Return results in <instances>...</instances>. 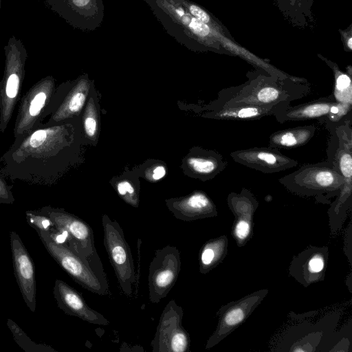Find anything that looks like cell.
I'll return each mask as SVG.
<instances>
[{
	"label": "cell",
	"instance_id": "cell-1",
	"mask_svg": "<svg viewBox=\"0 0 352 352\" xmlns=\"http://www.w3.org/2000/svg\"><path fill=\"white\" fill-rule=\"evenodd\" d=\"M75 118L42 124L14 140L0 157L6 177L32 185L55 184L78 160L79 133Z\"/></svg>",
	"mask_w": 352,
	"mask_h": 352
},
{
	"label": "cell",
	"instance_id": "cell-2",
	"mask_svg": "<svg viewBox=\"0 0 352 352\" xmlns=\"http://www.w3.org/2000/svg\"><path fill=\"white\" fill-rule=\"evenodd\" d=\"M248 80L241 85L221 91L219 98L212 102L210 110L221 107L236 105L267 106L291 103L309 93V85L305 79L280 78L267 72H250Z\"/></svg>",
	"mask_w": 352,
	"mask_h": 352
},
{
	"label": "cell",
	"instance_id": "cell-3",
	"mask_svg": "<svg viewBox=\"0 0 352 352\" xmlns=\"http://www.w3.org/2000/svg\"><path fill=\"white\" fill-rule=\"evenodd\" d=\"M289 192L304 197H316V200L329 203L337 197L344 183L331 161L305 164L278 179Z\"/></svg>",
	"mask_w": 352,
	"mask_h": 352
},
{
	"label": "cell",
	"instance_id": "cell-4",
	"mask_svg": "<svg viewBox=\"0 0 352 352\" xmlns=\"http://www.w3.org/2000/svg\"><path fill=\"white\" fill-rule=\"evenodd\" d=\"M52 76L42 78L22 96L14 122L13 135L17 140L43 124L58 107L61 94Z\"/></svg>",
	"mask_w": 352,
	"mask_h": 352
},
{
	"label": "cell",
	"instance_id": "cell-5",
	"mask_svg": "<svg viewBox=\"0 0 352 352\" xmlns=\"http://www.w3.org/2000/svg\"><path fill=\"white\" fill-rule=\"evenodd\" d=\"M331 133L327 150V160L332 162L344 179V184L336 200L331 204L337 212L351 210L352 207V127L349 113L336 123L325 124Z\"/></svg>",
	"mask_w": 352,
	"mask_h": 352
},
{
	"label": "cell",
	"instance_id": "cell-6",
	"mask_svg": "<svg viewBox=\"0 0 352 352\" xmlns=\"http://www.w3.org/2000/svg\"><path fill=\"white\" fill-rule=\"evenodd\" d=\"M178 42L196 48L212 35L211 27L192 16L176 0H144Z\"/></svg>",
	"mask_w": 352,
	"mask_h": 352
},
{
	"label": "cell",
	"instance_id": "cell-7",
	"mask_svg": "<svg viewBox=\"0 0 352 352\" xmlns=\"http://www.w3.org/2000/svg\"><path fill=\"white\" fill-rule=\"evenodd\" d=\"M5 67L0 81V132L3 133L21 96L28 52L23 42L11 36L4 47Z\"/></svg>",
	"mask_w": 352,
	"mask_h": 352
},
{
	"label": "cell",
	"instance_id": "cell-8",
	"mask_svg": "<svg viewBox=\"0 0 352 352\" xmlns=\"http://www.w3.org/2000/svg\"><path fill=\"white\" fill-rule=\"evenodd\" d=\"M37 210L47 216L53 221L56 228L65 230L67 233V246L86 260L102 278L107 280L102 261L94 244L91 227L82 219L65 211L63 208L47 206Z\"/></svg>",
	"mask_w": 352,
	"mask_h": 352
},
{
	"label": "cell",
	"instance_id": "cell-9",
	"mask_svg": "<svg viewBox=\"0 0 352 352\" xmlns=\"http://www.w3.org/2000/svg\"><path fill=\"white\" fill-rule=\"evenodd\" d=\"M36 232L49 254L75 282L98 295L109 294L108 280L102 278L86 260L66 244L54 242L46 232Z\"/></svg>",
	"mask_w": 352,
	"mask_h": 352
},
{
	"label": "cell",
	"instance_id": "cell-10",
	"mask_svg": "<svg viewBox=\"0 0 352 352\" xmlns=\"http://www.w3.org/2000/svg\"><path fill=\"white\" fill-rule=\"evenodd\" d=\"M104 245L122 292L128 297L136 280L135 269L130 246L120 224L107 214L102 217Z\"/></svg>",
	"mask_w": 352,
	"mask_h": 352
},
{
	"label": "cell",
	"instance_id": "cell-11",
	"mask_svg": "<svg viewBox=\"0 0 352 352\" xmlns=\"http://www.w3.org/2000/svg\"><path fill=\"white\" fill-rule=\"evenodd\" d=\"M181 270L179 249L166 245L155 251L148 268V297L151 302L158 303L168 295L175 285Z\"/></svg>",
	"mask_w": 352,
	"mask_h": 352
},
{
	"label": "cell",
	"instance_id": "cell-12",
	"mask_svg": "<svg viewBox=\"0 0 352 352\" xmlns=\"http://www.w3.org/2000/svg\"><path fill=\"white\" fill-rule=\"evenodd\" d=\"M184 311L175 300L166 305L151 345L153 352H188L190 338L182 324Z\"/></svg>",
	"mask_w": 352,
	"mask_h": 352
},
{
	"label": "cell",
	"instance_id": "cell-13",
	"mask_svg": "<svg viewBox=\"0 0 352 352\" xmlns=\"http://www.w3.org/2000/svg\"><path fill=\"white\" fill-rule=\"evenodd\" d=\"M268 292L267 289H260L221 307L217 312L216 329L207 340L205 349L214 347L242 324Z\"/></svg>",
	"mask_w": 352,
	"mask_h": 352
},
{
	"label": "cell",
	"instance_id": "cell-14",
	"mask_svg": "<svg viewBox=\"0 0 352 352\" xmlns=\"http://www.w3.org/2000/svg\"><path fill=\"white\" fill-rule=\"evenodd\" d=\"M351 111V106L338 102L330 96L296 106H285L274 116L280 123L316 119L327 124L338 122Z\"/></svg>",
	"mask_w": 352,
	"mask_h": 352
},
{
	"label": "cell",
	"instance_id": "cell-15",
	"mask_svg": "<svg viewBox=\"0 0 352 352\" xmlns=\"http://www.w3.org/2000/svg\"><path fill=\"white\" fill-rule=\"evenodd\" d=\"M44 2L70 25L84 31L96 30L103 20L102 0H44Z\"/></svg>",
	"mask_w": 352,
	"mask_h": 352
},
{
	"label": "cell",
	"instance_id": "cell-16",
	"mask_svg": "<svg viewBox=\"0 0 352 352\" xmlns=\"http://www.w3.org/2000/svg\"><path fill=\"white\" fill-rule=\"evenodd\" d=\"M10 243L14 274L23 299L32 312L36 309V285L34 262L15 231L10 232Z\"/></svg>",
	"mask_w": 352,
	"mask_h": 352
},
{
	"label": "cell",
	"instance_id": "cell-17",
	"mask_svg": "<svg viewBox=\"0 0 352 352\" xmlns=\"http://www.w3.org/2000/svg\"><path fill=\"white\" fill-rule=\"evenodd\" d=\"M236 162L263 173H275L298 165V162L271 147H254L230 153Z\"/></svg>",
	"mask_w": 352,
	"mask_h": 352
},
{
	"label": "cell",
	"instance_id": "cell-18",
	"mask_svg": "<svg viewBox=\"0 0 352 352\" xmlns=\"http://www.w3.org/2000/svg\"><path fill=\"white\" fill-rule=\"evenodd\" d=\"M328 257L327 247L310 246L294 257L289 267V274L305 287L322 281Z\"/></svg>",
	"mask_w": 352,
	"mask_h": 352
},
{
	"label": "cell",
	"instance_id": "cell-19",
	"mask_svg": "<svg viewBox=\"0 0 352 352\" xmlns=\"http://www.w3.org/2000/svg\"><path fill=\"white\" fill-rule=\"evenodd\" d=\"M53 294L58 307L66 314L94 324H109V321L102 314L91 308L80 294L65 281L56 279Z\"/></svg>",
	"mask_w": 352,
	"mask_h": 352
},
{
	"label": "cell",
	"instance_id": "cell-20",
	"mask_svg": "<svg viewBox=\"0 0 352 352\" xmlns=\"http://www.w3.org/2000/svg\"><path fill=\"white\" fill-rule=\"evenodd\" d=\"M166 205L179 220L192 221L216 217L217 207L208 195L201 190L176 199L166 200Z\"/></svg>",
	"mask_w": 352,
	"mask_h": 352
},
{
	"label": "cell",
	"instance_id": "cell-21",
	"mask_svg": "<svg viewBox=\"0 0 352 352\" xmlns=\"http://www.w3.org/2000/svg\"><path fill=\"white\" fill-rule=\"evenodd\" d=\"M89 88L90 82L85 76L70 81L60 104L50 116L48 120L43 124L51 126L77 117L85 104Z\"/></svg>",
	"mask_w": 352,
	"mask_h": 352
},
{
	"label": "cell",
	"instance_id": "cell-22",
	"mask_svg": "<svg viewBox=\"0 0 352 352\" xmlns=\"http://www.w3.org/2000/svg\"><path fill=\"white\" fill-rule=\"evenodd\" d=\"M227 162L215 151L197 148L186 160L189 173L203 181L213 179L226 168Z\"/></svg>",
	"mask_w": 352,
	"mask_h": 352
},
{
	"label": "cell",
	"instance_id": "cell-23",
	"mask_svg": "<svg viewBox=\"0 0 352 352\" xmlns=\"http://www.w3.org/2000/svg\"><path fill=\"white\" fill-rule=\"evenodd\" d=\"M285 102L275 105H236L221 107L210 110L206 117L224 120H254L274 116L280 109L289 105Z\"/></svg>",
	"mask_w": 352,
	"mask_h": 352
},
{
	"label": "cell",
	"instance_id": "cell-24",
	"mask_svg": "<svg viewBox=\"0 0 352 352\" xmlns=\"http://www.w3.org/2000/svg\"><path fill=\"white\" fill-rule=\"evenodd\" d=\"M314 125H306L285 129L271 134L269 146L275 148H294L308 143L314 136Z\"/></svg>",
	"mask_w": 352,
	"mask_h": 352
},
{
	"label": "cell",
	"instance_id": "cell-25",
	"mask_svg": "<svg viewBox=\"0 0 352 352\" xmlns=\"http://www.w3.org/2000/svg\"><path fill=\"white\" fill-rule=\"evenodd\" d=\"M228 248V239L226 235L206 241L199 250V272L206 274L219 265L227 256Z\"/></svg>",
	"mask_w": 352,
	"mask_h": 352
},
{
	"label": "cell",
	"instance_id": "cell-26",
	"mask_svg": "<svg viewBox=\"0 0 352 352\" xmlns=\"http://www.w3.org/2000/svg\"><path fill=\"white\" fill-rule=\"evenodd\" d=\"M227 204L234 217L252 219L258 206V202L252 192L245 188L239 193L230 192L227 197Z\"/></svg>",
	"mask_w": 352,
	"mask_h": 352
},
{
	"label": "cell",
	"instance_id": "cell-27",
	"mask_svg": "<svg viewBox=\"0 0 352 352\" xmlns=\"http://www.w3.org/2000/svg\"><path fill=\"white\" fill-rule=\"evenodd\" d=\"M334 74V90L333 96L338 102L352 106V84L351 76L340 71L337 65L327 61Z\"/></svg>",
	"mask_w": 352,
	"mask_h": 352
},
{
	"label": "cell",
	"instance_id": "cell-28",
	"mask_svg": "<svg viewBox=\"0 0 352 352\" xmlns=\"http://www.w3.org/2000/svg\"><path fill=\"white\" fill-rule=\"evenodd\" d=\"M7 326L12 333L15 342L25 352H55L51 346L32 340L23 329L12 319L7 320Z\"/></svg>",
	"mask_w": 352,
	"mask_h": 352
},
{
	"label": "cell",
	"instance_id": "cell-29",
	"mask_svg": "<svg viewBox=\"0 0 352 352\" xmlns=\"http://www.w3.org/2000/svg\"><path fill=\"white\" fill-rule=\"evenodd\" d=\"M253 228V219L245 217H234L232 234L238 247L245 246L252 238Z\"/></svg>",
	"mask_w": 352,
	"mask_h": 352
},
{
	"label": "cell",
	"instance_id": "cell-30",
	"mask_svg": "<svg viewBox=\"0 0 352 352\" xmlns=\"http://www.w3.org/2000/svg\"><path fill=\"white\" fill-rule=\"evenodd\" d=\"M84 132L89 139H95L98 131V116L92 98L89 100L82 116Z\"/></svg>",
	"mask_w": 352,
	"mask_h": 352
},
{
	"label": "cell",
	"instance_id": "cell-31",
	"mask_svg": "<svg viewBox=\"0 0 352 352\" xmlns=\"http://www.w3.org/2000/svg\"><path fill=\"white\" fill-rule=\"evenodd\" d=\"M25 217L28 223L36 231L50 232L55 228L53 221L37 210L25 211Z\"/></svg>",
	"mask_w": 352,
	"mask_h": 352
},
{
	"label": "cell",
	"instance_id": "cell-32",
	"mask_svg": "<svg viewBox=\"0 0 352 352\" xmlns=\"http://www.w3.org/2000/svg\"><path fill=\"white\" fill-rule=\"evenodd\" d=\"M118 194L129 205L138 207L139 196L135 186L131 182L124 179L116 184Z\"/></svg>",
	"mask_w": 352,
	"mask_h": 352
},
{
	"label": "cell",
	"instance_id": "cell-33",
	"mask_svg": "<svg viewBox=\"0 0 352 352\" xmlns=\"http://www.w3.org/2000/svg\"><path fill=\"white\" fill-rule=\"evenodd\" d=\"M6 178L0 166V204H12L15 201L12 186L7 182Z\"/></svg>",
	"mask_w": 352,
	"mask_h": 352
},
{
	"label": "cell",
	"instance_id": "cell-34",
	"mask_svg": "<svg viewBox=\"0 0 352 352\" xmlns=\"http://www.w3.org/2000/svg\"><path fill=\"white\" fill-rule=\"evenodd\" d=\"M166 174L165 166L156 165L152 167L148 172L147 176L152 181H157L162 179Z\"/></svg>",
	"mask_w": 352,
	"mask_h": 352
},
{
	"label": "cell",
	"instance_id": "cell-35",
	"mask_svg": "<svg viewBox=\"0 0 352 352\" xmlns=\"http://www.w3.org/2000/svg\"><path fill=\"white\" fill-rule=\"evenodd\" d=\"M1 0H0V10H1Z\"/></svg>",
	"mask_w": 352,
	"mask_h": 352
}]
</instances>
